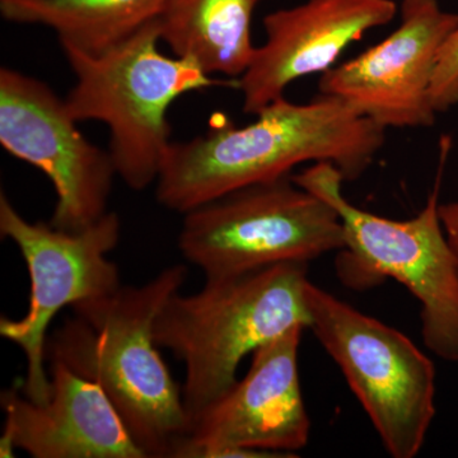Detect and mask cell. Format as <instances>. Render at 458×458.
Wrapping results in <instances>:
<instances>
[{
  "instance_id": "4fadbf2b",
  "label": "cell",
  "mask_w": 458,
  "mask_h": 458,
  "mask_svg": "<svg viewBox=\"0 0 458 458\" xmlns=\"http://www.w3.org/2000/svg\"><path fill=\"white\" fill-rule=\"evenodd\" d=\"M49 363L45 403L30 400L21 384L0 394L5 415L0 457L21 450L33 458H147L98 385L60 361Z\"/></svg>"
},
{
  "instance_id": "7c38bea8",
  "label": "cell",
  "mask_w": 458,
  "mask_h": 458,
  "mask_svg": "<svg viewBox=\"0 0 458 458\" xmlns=\"http://www.w3.org/2000/svg\"><path fill=\"white\" fill-rule=\"evenodd\" d=\"M399 12L394 0H307L264 18L267 41L237 81L243 111L256 114L286 87L333 68L352 42L390 23Z\"/></svg>"
},
{
  "instance_id": "9c48e42d",
  "label": "cell",
  "mask_w": 458,
  "mask_h": 458,
  "mask_svg": "<svg viewBox=\"0 0 458 458\" xmlns=\"http://www.w3.org/2000/svg\"><path fill=\"white\" fill-rule=\"evenodd\" d=\"M77 123L47 84L0 69V144L49 177L56 194L50 225L66 232L82 231L108 212L117 174L110 152L90 143Z\"/></svg>"
},
{
  "instance_id": "5b68a950",
  "label": "cell",
  "mask_w": 458,
  "mask_h": 458,
  "mask_svg": "<svg viewBox=\"0 0 458 458\" xmlns=\"http://www.w3.org/2000/svg\"><path fill=\"white\" fill-rule=\"evenodd\" d=\"M436 186L414 218L394 221L355 207L343 194L335 165L315 164L293 180L327 201L345 231L343 269L372 283L394 278L420 303L421 336L437 357L458 363V267L439 214L442 172L450 150L445 138Z\"/></svg>"
},
{
  "instance_id": "52a82bcc",
  "label": "cell",
  "mask_w": 458,
  "mask_h": 458,
  "mask_svg": "<svg viewBox=\"0 0 458 458\" xmlns=\"http://www.w3.org/2000/svg\"><path fill=\"white\" fill-rule=\"evenodd\" d=\"M309 327L342 369L387 454L418 456L436 417V369L408 336L311 282Z\"/></svg>"
},
{
  "instance_id": "9a60e30c",
  "label": "cell",
  "mask_w": 458,
  "mask_h": 458,
  "mask_svg": "<svg viewBox=\"0 0 458 458\" xmlns=\"http://www.w3.org/2000/svg\"><path fill=\"white\" fill-rule=\"evenodd\" d=\"M165 0H0V14L18 25L49 27L62 47L99 55L161 14Z\"/></svg>"
},
{
  "instance_id": "8992f818",
  "label": "cell",
  "mask_w": 458,
  "mask_h": 458,
  "mask_svg": "<svg viewBox=\"0 0 458 458\" xmlns=\"http://www.w3.org/2000/svg\"><path fill=\"white\" fill-rule=\"evenodd\" d=\"M336 210L292 177L234 190L183 214L181 255L205 279L316 260L345 250Z\"/></svg>"
},
{
  "instance_id": "277c9868",
  "label": "cell",
  "mask_w": 458,
  "mask_h": 458,
  "mask_svg": "<svg viewBox=\"0 0 458 458\" xmlns=\"http://www.w3.org/2000/svg\"><path fill=\"white\" fill-rule=\"evenodd\" d=\"M159 41L156 20L99 55L62 47L75 75L66 106L78 123H106L117 176L135 191L158 177L172 143L167 113L174 101L223 83L191 60L164 55Z\"/></svg>"
},
{
  "instance_id": "30bf717a",
  "label": "cell",
  "mask_w": 458,
  "mask_h": 458,
  "mask_svg": "<svg viewBox=\"0 0 458 458\" xmlns=\"http://www.w3.org/2000/svg\"><path fill=\"white\" fill-rule=\"evenodd\" d=\"M400 25L360 55L328 69L321 95L342 99L382 128H429L436 123L432 86L445 42L458 14L438 0H403Z\"/></svg>"
},
{
  "instance_id": "3957f363",
  "label": "cell",
  "mask_w": 458,
  "mask_h": 458,
  "mask_svg": "<svg viewBox=\"0 0 458 458\" xmlns=\"http://www.w3.org/2000/svg\"><path fill=\"white\" fill-rule=\"evenodd\" d=\"M307 267L283 262L205 279L199 293L179 292L165 304L153 336L185 367L182 397L190 426L236 384L246 355L293 327H309Z\"/></svg>"
},
{
  "instance_id": "6da1fadb",
  "label": "cell",
  "mask_w": 458,
  "mask_h": 458,
  "mask_svg": "<svg viewBox=\"0 0 458 458\" xmlns=\"http://www.w3.org/2000/svg\"><path fill=\"white\" fill-rule=\"evenodd\" d=\"M245 126L222 122L191 140L172 141L156 181L157 201L185 214L234 190L288 176L295 165H335L360 179L385 146L386 129L333 96L309 104L284 98Z\"/></svg>"
},
{
  "instance_id": "5bb4252c",
  "label": "cell",
  "mask_w": 458,
  "mask_h": 458,
  "mask_svg": "<svg viewBox=\"0 0 458 458\" xmlns=\"http://www.w3.org/2000/svg\"><path fill=\"white\" fill-rule=\"evenodd\" d=\"M261 0H165L159 38L207 73L241 78L254 59L252 17Z\"/></svg>"
},
{
  "instance_id": "ba28073f",
  "label": "cell",
  "mask_w": 458,
  "mask_h": 458,
  "mask_svg": "<svg viewBox=\"0 0 458 458\" xmlns=\"http://www.w3.org/2000/svg\"><path fill=\"white\" fill-rule=\"evenodd\" d=\"M0 233L18 247L31 280L29 311L20 319L2 318L0 335L25 354L22 393L45 403L51 386L45 369L50 324L65 307L105 297L122 286L119 267L107 258L119 245L122 221L107 212L82 231H62L50 223L27 221L2 192Z\"/></svg>"
},
{
  "instance_id": "8fae6325",
  "label": "cell",
  "mask_w": 458,
  "mask_h": 458,
  "mask_svg": "<svg viewBox=\"0 0 458 458\" xmlns=\"http://www.w3.org/2000/svg\"><path fill=\"white\" fill-rule=\"evenodd\" d=\"M304 328L256 349L245 377L192 420L174 458H216L233 448L295 457L306 447L311 420L298 373Z\"/></svg>"
},
{
  "instance_id": "2e32d148",
  "label": "cell",
  "mask_w": 458,
  "mask_h": 458,
  "mask_svg": "<svg viewBox=\"0 0 458 458\" xmlns=\"http://www.w3.org/2000/svg\"><path fill=\"white\" fill-rule=\"evenodd\" d=\"M432 101L438 114L458 105V27L439 53L434 73Z\"/></svg>"
},
{
  "instance_id": "e0dca14e",
  "label": "cell",
  "mask_w": 458,
  "mask_h": 458,
  "mask_svg": "<svg viewBox=\"0 0 458 458\" xmlns=\"http://www.w3.org/2000/svg\"><path fill=\"white\" fill-rule=\"evenodd\" d=\"M439 214L445 236L450 241L454 254L456 256L458 267V201L439 205Z\"/></svg>"
},
{
  "instance_id": "7a4b0ae2",
  "label": "cell",
  "mask_w": 458,
  "mask_h": 458,
  "mask_svg": "<svg viewBox=\"0 0 458 458\" xmlns=\"http://www.w3.org/2000/svg\"><path fill=\"white\" fill-rule=\"evenodd\" d=\"M186 278L188 267L177 264L146 284L75 303L45 348L47 361H60L104 391L147 458H174L189 433L182 387L153 336L159 312Z\"/></svg>"
}]
</instances>
